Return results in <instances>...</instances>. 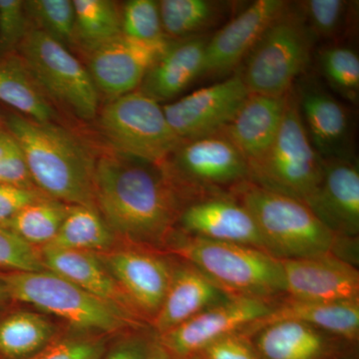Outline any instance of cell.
<instances>
[{
  "label": "cell",
  "instance_id": "36",
  "mask_svg": "<svg viewBox=\"0 0 359 359\" xmlns=\"http://www.w3.org/2000/svg\"><path fill=\"white\" fill-rule=\"evenodd\" d=\"M112 337L67 327L49 346L26 359H100Z\"/></svg>",
  "mask_w": 359,
  "mask_h": 359
},
{
  "label": "cell",
  "instance_id": "32",
  "mask_svg": "<svg viewBox=\"0 0 359 359\" xmlns=\"http://www.w3.org/2000/svg\"><path fill=\"white\" fill-rule=\"evenodd\" d=\"M71 205L45 196L26 205L4 226L28 244L41 249L55 238Z\"/></svg>",
  "mask_w": 359,
  "mask_h": 359
},
{
  "label": "cell",
  "instance_id": "5",
  "mask_svg": "<svg viewBox=\"0 0 359 359\" xmlns=\"http://www.w3.org/2000/svg\"><path fill=\"white\" fill-rule=\"evenodd\" d=\"M1 276L11 301L29 304L63 321L71 330L116 337L150 327L48 269L6 273Z\"/></svg>",
  "mask_w": 359,
  "mask_h": 359
},
{
  "label": "cell",
  "instance_id": "44",
  "mask_svg": "<svg viewBox=\"0 0 359 359\" xmlns=\"http://www.w3.org/2000/svg\"><path fill=\"white\" fill-rule=\"evenodd\" d=\"M11 301L9 297L8 292H7L6 283H4V278L0 275V309L4 308L7 304V302Z\"/></svg>",
  "mask_w": 359,
  "mask_h": 359
},
{
  "label": "cell",
  "instance_id": "27",
  "mask_svg": "<svg viewBox=\"0 0 359 359\" xmlns=\"http://www.w3.org/2000/svg\"><path fill=\"white\" fill-rule=\"evenodd\" d=\"M61 327L39 311L18 309L0 318V359H26L54 341Z\"/></svg>",
  "mask_w": 359,
  "mask_h": 359
},
{
  "label": "cell",
  "instance_id": "11",
  "mask_svg": "<svg viewBox=\"0 0 359 359\" xmlns=\"http://www.w3.org/2000/svg\"><path fill=\"white\" fill-rule=\"evenodd\" d=\"M97 255L114 278L137 318L151 327L166 295L172 257L161 250L122 243Z\"/></svg>",
  "mask_w": 359,
  "mask_h": 359
},
{
  "label": "cell",
  "instance_id": "4",
  "mask_svg": "<svg viewBox=\"0 0 359 359\" xmlns=\"http://www.w3.org/2000/svg\"><path fill=\"white\" fill-rule=\"evenodd\" d=\"M165 252L192 264L230 297L273 302L285 295L282 261L266 250L176 230Z\"/></svg>",
  "mask_w": 359,
  "mask_h": 359
},
{
  "label": "cell",
  "instance_id": "22",
  "mask_svg": "<svg viewBox=\"0 0 359 359\" xmlns=\"http://www.w3.org/2000/svg\"><path fill=\"white\" fill-rule=\"evenodd\" d=\"M250 339L261 359H335L342 347L351 344L294 320L269 323Z\"/></svg>",
  "mask_w": 359,
  "mask_h": 359
},
{
  "label": "cell",
  "instance_id": "34",
  "mask_svg": "<svg viewBox=\"0 0 359 359\" xmlns=\"http://www.w3.org/2000/svg\"><path fill=\"white\" fill-rule=\"evenodd\" d=\"M30 25L69 48L74 42L75 13L71 0L25 1Z\"/></svg>",
  "mask_w": 359,
  "mask_h": 359
},
{
  "label": "cell",
  "instance_id": "37",
  "mask_svg": "<svg viewBox=\"0 0 359 359\" xmlns=\"http://www.w3.org/2000/svg\"><path fill=\"white\" fill-rule=\"evenodd\" d=\"M0 269H6L7 273L45 269L39 249L4 226H0Z\"/></svg>",
  "mask_w": 359,
  "mask_h": 359
},
{
  "label": "cell",
  "instance_id": "31",
  "mask_svg": "<svg viewBox=\"0 0 359 359\" xmlns=\"http://www.w3.org/2000/svg\"><path fill=\"white\" fill-rule=\"evenodd\" d=\"M358 4L347 0H302L294 4L314 39L341 43L355 25Z\"/></svg>",
  "mask_w": 359,
  "mask_h": 359
},
{
  "label": "cell",
  "instance_id": "10",
  "mask_svg": "<svg viewBox=\"0 0 359 359\" xmlns=\"http://www.w3.org/2000/svg\"><path fill=\"white\" fill-rule=\"evenodd\" d=\"M163 165L190 202L250 182L249 163L222 132L182 140Z\"/></svg>",
  "mask_w": 359,
  "mask_h": 359
},
{
  "label": "cell",
  "instance_id": "2",
  "mask_svg": "<svg viewBox=\"0 0 359 359\" xmlns=\"http://www.w3.org/2000/svg\"><path fill=\"white\" fill-rule=\"evenodd\" d=\"M6 126L20 146L39 191L68 205L96 209L95 146L58 123L37 122L18 113L6 116Z\"/></svg>",
  "mask_w": 359,
  "mask_h": 359
},
{
  "label": "cell",
  "instance_id": "9",
  "mask_svg": "<svg viewBox=\"0 0 359 359\" xmlns=\"http://www.w3.org/2000/svg\"><path fill=\"white\" fill-rule=\"evenodd\" d=\"M18 51L52 103L82 121L96 119L100 95L87 67L67 47L30 26Z\"/></svg>",
  "mask_w": 359,
  "mask_h": 359
},
{
  "label": "cell",
  "instance_id": "6",
  "mask_svg": "<svg viewBox=\"0 0 359 359\" xmlns=\"http://www.w3.org/2000/svg\"><path fill=\"white\" fill-rule=\"evenodd\" d=\"M316 40L294 4L271 21L238 70L250 93L285 96L308 69Z\"/></svg>",
  "mask_w": 359,
  "mask_h": 359
},
{
  "label": "cell",
  "instance_id": "3",
  "mask_svg": "<svg viewBox=\"0 0 359 359\" xmlns=\"http://www.w3.org/2000/svg\"><path fill=\"white\" fill-rule=\"evenodd\" d=\"M231 195L249 210L261 231L266 250L278 259L334 254L346 259L344 250L358 242V238L337 235L306 203L289 196L250 182L238 187Z\"/></svg>",
  "mask_w": 359,
  "mask_h": 359
},
{
  "label": "cell",
  "instance_id": "35",
  "mask_svg": "<svg viewBox=\"0 0 359 359\" xmlns=\"http://www.w3.org/2000/svg\"><path fill=\"white\" fill-rule=\"evenodd\" d=\"M122 34L145 43H164L169 41L163 32L159 1H127L122 6Z\"/></svg>",
  "mask_w": 359,
  "mask_h": 359
},
{
  "label": "cell",
  "instance_id": "39",
  "mask_svg": "<svg viewBox=\"0 0 359 359\" xmlns=\"http://www.w3.org/2000/svg\"><path fill=\"white\" fill-rule=\"evenodd\" d=\"M0 184L37 189L22 150L8 131H0Z\"/></svg>",
  "mask_w": 359,
  "mask_h": 359
},
{
  "label": "cell",
  "instance_id": "43",
  "mask_svg": "<svg viewBox=\"0 0 359 359\" xmlns=\"http://www.w3.org/2000/svg\"><path fill=\"white\" fill-rule=\"evenodd\" d=\"M148 359H184L177 358V356L173 355L170 353H168L166 349L164 347L161 346L159 342L156 339V337L154 334V339L152 340V344H151L150 347V353H149Z\"/></svg>",
  "mask_w": 359,
  "mask_h": 359
},
{
  "label": "cell",
  "instance_id": "19",
  "mask_svg": "<svg viewBox=\"0 0 359 359\" xmlns=\"http://www.w3.org/2000/svg\"><path fill=\"white\" fill-rule=\"evenodd\" d=\"M309 207L337 235L358 238L359 167L356 157L323 160L320 185Z\"/></svg>",
  "mask_w": 359,
  "mask_h": 359
},
{
  "label": "cell",
  "instance_id": "30",
  "mask_svg": "<svg viewBox=\"0 0 359 359\" xmlns=\"http://www.w3.org/2000/svg\"><path fill=\"white\" fill-rule=\"evenodd\" d=\"M74 6V42L88 55L122 34V6L111 0H72Z\"/></svg>",
  "mask_w": 359,
  "mask_h": 359
},
{
  "label": "cell",
  "instance_id": "1",
  "mask_svg": "<svg viewBox=\"0 0 359 359\" xmlns=\"http://www.w3.org/2000/svg\"><path fill=\"white\" fill-rule=\"evenodd\" d=\"M94 200L122 244L166 250L189 199L163 164L95 146Z\"/></svg>",
  "mask_w": 359,
  "mask_h": 359
},
{
  "label": "cell",
  "instance_id": "42",
  "mask_svg": "<svg viewBox=\"0 0 359 359\" xmlns=\"http://www.w3.org/2000/svg\"><path fill=\"white\" fill-rule=\"evenodd\" d=\"M45 196L37 189L0 184V226H4L26 205Z\"/></svg>",
  "mask_w": 359,
  "mask_h": 359
},
{
  "label": "cell",
  "instance_id": "16",
  "mask_svg": "<svg viewBox=\"0 0 359 359\" xmlns=\"http://www.w3.org/2000/svg\"><path fill=\"white\" fill-rule=\"evenodd\" d=\"M170 41L145 43L121 34L86 55L87 69L99 95L109 102L137 91Z\"/></svg>",
  "mask_w": 359,
  "mask_h": 359
},
{
  "label": "cell",
  "instance_id": "33",
  "mask_svg": "<svg viewBox=\"0 0 359 359\" xmlns=\"http://www.w3.org/2000/svg\"><path fill=\"white\" fill-rule=\"evenodd\" d=\"M320 72L330 89L351 105L359 101V57L351 47L328 43L318 50Z\"/></svg>",
  "mask_w": 359,
  "mask_h": 359
},
{
  "label": "cell",
  "instance_id": "41",
  "mask_svg": "<svg viewBox=\"0 0 359 359\" xmlns=\"http://www.w3.org/2000/svg\"><path fill=\"white\" fill-rule=\"evenodd\" d=\"M193 359H261L250 337L237 334L224 337Z\"/></svg>",
  "mask_w": 359,
  "mask_h": 359
},
{
  "label": "cell",
  "instance_id": "17",
  "mask_svg": "<svg viewBox=\"0 0 359 359\" xmlns=\"http://www.w3.org/2000/svg\"><path fill=\"white\" fill-rule=\"evenodd\" d=\"M178 226L180 231L193 237L268 252L256 219L231 194L205 196L189 203L180 215Z\"/></svg>",
  "mask_w": 359,
  "mask_h": 359
},
{
  "label": "cell",
  "instance_id": "8",
  "mask_svg": "<svg viewBox=\"0 0 359 359\" xmlns=\"http://www.w3.org/2000/svg\"><path fill=\"white\" fill-rule=\"evenodd\" d=\"M95 120L106 147L155 164H163L182 141L163 106L138 90L109 101Z\"/></svg>",
  "mask_w": 359,
  "mask_h": 359
},
{
  "label": "cell",
  "instance_id": "24",
  "mask_svg": "<svg viewBox=\"0 0 359 359\" xmlns=\"http://www.w3.org/2000/svg\"><path fill=\"white\" fill-rule=\"evenodd\" d=\"M39 250L45 269L57 273L90 294L114 304L140 320L134 313L114 278L95 252L51 247L41 248Z\"/></svg>",
  "mask_w": 359,
  "mask_h": 359
},
{
  "label": "cell",
  "instance_id": "29",
  "mask_svg": "<svg viewBox=\"0 0 359 359\" xmlns=\"http://www.w3.org/2000/svg\"><path fill=\"white\" fill-rule=\"evenodd\" d=\"M119 244L96 209L72 205L55 238L46 247L101 254Z\"/></svg>",
  "mask_w": 359,
  "mask_h": 359
},
{
  "label": "cell",
  "instance_id": "40",
  "mask_svg": "<svg viewBox=\"0 0 359 359\" xmlns=\"http://www.w3.org/2000/svg\"><path fill=\"white\" fill-rule=\"evenodd\" d=\"M154 332L151 327L129 330L110 339L100 359H148Z\"/></svg>",
  "mask_w": 359,
  "mask_h": 359
},
{
  "label": "cell",
  "instance_id": "20",
  "mask_svg": "<svg viewBox=\"0 0 359 359\" xmlns=\"http://www.w3.org/2000/svg\"><path fill=\"white\" fill-rule=\"evenodd\" d=\"M171 257V278L166 295L151 323L155 335L165 334L231 297L192 264Z\"/></svg>",
  "mask_w": 359,
  "mask_h": 359
},
{
  "label": "cell",
  "instance_id": "23",
  "mask_svg": "<svg viewBox=\"0 0 359 359\" xmlns=\"http://www.w3.org/2000/svg\"><path fill=\"white\" fill-rule=\"evenodd\" d=\"M289 93L285 96L250 93L222 133L242 153L249 165L269 150L282 127Z\"/></svg>",
  "mask_w": 359,
  "mask_h": 359
},
{
  "label": "cell",
  "instance_id": "13",
  "mask_svg": "<svg viewBox=\"0 0 359 359\" xmlns=\"http://www.w3.org/2000/svg\"><path fill=\"white\" fill-rule=\"evenodd\" d=\"M250 95L238 71L218 83L163 105L170 127L181 140L217 134L237 114Z\"/></svg>",
  "mask_w": 359,
  "mask_h": 359
},
{
  "label": "cell",
  "instance_id": "15",
  "mask_svg": "<svg viewBox=\"0 0 359 359\" xmlns=\"http://www.w3.org/2000/svg\"><path fill=\"white\" fill-rule=\"evenodd\" d=\"M285 297L311 302H359V271L337 255L280 259Z\"/></svg>",
  "mask_w": 359,
  "mask_h": 359
},
{
  "label": "cell",
  "instance_id": "12",
  "mask_svg": "<svg viewBox=\"0 0 359 359\" xmlns=\"http://www.w3.org/2000/svg\"><path fill=\"white\" fill-rule=\"evenodd\" d=\"M273 302L252 297H231L179 327L155 335L156 339L168 353L177 358L193 359L208 346L224 337L247 334L252 325L273 311Z\"/></svg>",
  "mask_w": 359,
  "mask_h": 359
},
{
  "label": "cell",
  "instance_id": "28",
  "mask_svg": "<svg viewBox=\"0 0 359 359\" xmlns=\"http://www.w3.org/2000/svg\"><path fill=\"white\" fill-rule=\"evenodd\" d=\"M235 2L217 0H161V22L169 40L203 36L221 25Z\"/></svg>",
  "mask_w": 359,
  "mask_h": 359
},
{
  "label": "cell",
  "instance_id": "38",
  "mask_svg": "<svg viewBox=\"0 0 359 359\" xmlns=\"http://www.w3.org/2000/svg\"><path fill=\"white\" fill-rule=\"evenodd\" d=\"M25 1L0 0V53H14L30 29Z\"/></svg>",
  "mask_w": 359,
  "mask_h": 359
},
{
  "label": "cell",
  "instance_id": "7",
  "mask_svg": "<svg viewBox=\"0 0 359 359\" xmlns=\"http://www.w3.org/2000/svg\"><path fill=\"white\" fill-rule=\"evenodd\" d=\"M249 167L250 183L308 205L318 192L323 160L309 141L294 88L289 93L285 118L275 141Z\"/></svg>",
  "mask_w": 359,
  "mask_h": 359
},
{
  "label": "cell",
  "instance_id": "26",
  "mask_svg": "<svg viewBox=\"0 0 359 359\" xmlns=\"http://www.w3.org/2000/svg\"><path fill=\"white\" fill-rule=\"evenodd\" d=\"M0 101L35 121L58 123L54 104L15 52L0 58Z\"/></svg>",
  "mask_w": 359,
  "mask_h": 359
},
{
  "label": "cell",
  "instance_id": "21",
  "mask_svg": "<svg viewBox=\"0 0 359 359\" xmlns=\"http://www.w3.org/2000/svg\"><path fill=\"white\" fill-rule=\"evenodd\" d=\"M210 37L171 40L142 82L139 92L158 103L174 100L196 79L203 77Z\"/></svg>",
  "mask_w": 359,
  "mask_h": 359
},
{
  "label": "cell",
  "instance_id": "14",
  "mask_svg": "<svg viewBox=\"0 0 359 359\" xmlns=\"http://www.w3.org/2000/svg\"><path fill=\"white\" fill-rule=\"evenodd\" d=\"M294 91L304 129L321 159L355 158L353 110L314 80H302Z\"/></svg>",
  "mask_w": 359,
  "mask_h": 359
},
{
  "label": "cell",
  "instance_id": "25",
  "mask_svg": "<svg viewBox=\"0 0 359 359\" xmlns=\"http://www.w3.org/2000/svg\"><path fill=\"white\" fill-rule=\"evenodd\" d=\"M294 320L355 344L359 339V302H311L283 297L273 302V311L248 330V337L276 321Z\"/></svg>",
  "mask_w": 359,
  "mask_h": 359
},
{
  "label": "cell",
  "instance_id": "18",
  "mask_svg": "<svg viewBox=\"0 0 359 359\" xmlns=\"http://www.w3.org/2000/svg\"><path fill=\"white\" fill-rule=\"evenodd\" d=\"M287 4L283 0H257L210 37L203 76L233 72Z\"/></svg>",
  "mask_w": 359,
  "mask_h": 359
}]
</instances>
